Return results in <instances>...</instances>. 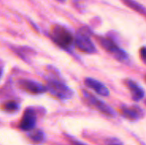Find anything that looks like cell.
Returning <instances> with one entry per match:
<instances>
[{"label": "cell", "instance_id": "cell-1", "mask_svg": "<svg viewBox=\"0 0 146 145\" xmlns=\"http://www.w3.org/2000/svg\"><path fill=\"white\" fill-rule=\"evenodd\" d=\"M98 40L100 45L118 62H127L129 61L128 54L110 38L98 37Z\"/></svg>", "mask_w": 146, "mask_h": 145}, {"label": "cell", "instance_id": "cell-2", "mask_svg": "<svg viewBox=\"0 0 146 145\" xmlns=\"http://www.w3.org/2000/svg\"><path fill=\"white\" fill-rule=\"evenodd\" d=\"M51 36L55 42L64 49H70L74 44V37L71 32L62 26H55L52 28Z\"/></svg>", "mask_w": 146, "mask_h": 145}, {"label": "cell", "instance_id": "cell-3", "mask_svg": "<svg viewBox=\"0 0 146 145\" xmlns=\"http://www.w3.org/2000/svg\"><path fill=\"white\" fill-rule=\"evenodd\" d=\"M46 90L56 97L61 100H67L73 97V91L64 83L57 79H49Z\"/></svg>", "mask_w": 146, "mask_h": 145}, {"label": "cell", "instance_id": "cell-4", "mask_svg": "<svg viewBox=\"0 0 146 145\" xmlns=\"http://www.w3.org/2000/svg\"><path fill=\"white\" fill-rule=\"evenodd\" d=\"M82 95H83L85 101L90 106H92V108H94L95 109H97L98 111H99L103 115L110 116V117H115L116 115L115 111L110 106H109L106 103H104L101 99L96 97L95 96H93L92 94H91L87 91L83 90Z\"/></svg>", "mask_w": 146, "mask_h": 145}, {"label": "cell", "instance_id": "cell-5", "mask_svg": "<svg viewBox=\"0 0 146 145\" xmlns=\"http://www.w3.org/2000/svg\"><path fill=\"white\" fill-rule=\"evenodd\" d=\"M74 45L82 52L93 54L97 52V49L89 35L85 32H79L74 37Z\"/></svg>", "mask_w": 146, "mask_h": 145}, {"label": "cell", "instance_id": "cell-6", "mask_svg": "<svg viewBox=\"0 0 146 145\" xmlns=\"http://www.w3.org/2000/svg\"><path fill=\"white\" fill-rule=\"evenodd\" d=\"M37 122L36 113L33 109H27L21 121L20 128L22 131H32L35 128Z\"/></svg>", "mask_w": 146, "mask_h": 145}, {"label": "cell", "instance_id": "cell-7", "mask_svg": "<svg viewBox=\"0 0 146 145\" xmlns=\"http://www.w3.org/2000/svg\"><path fill=\"white\" fill-rule=\"evenodd\" d=\"M19 85L20 87L24 90L25 91L31 93V94H42L44 92H45L46 87L44 86L43 85L33 81V80H30V79H21L19 81Z\"/></svg>", "mask_w": 146, "mask_h": 145}, {"label": "cell", "instance_id": "cell-8", "mask_svg": "<svg viewBox=\"0 0 146 145\" xmlns=\"http://www.w3.org/2000/svg\"><path fill=\"white\" fill-rule=\"evenodd\" d=\"M121 113L123 117L130 121H138L145 116V111L138 106H122Z\"/></svg>", "mask_w": 146, "mask_h": 145}, {"label": "cell", "instance_id": "cell-9", "mask_svg": "<svg viewBox=\"0 0 146 145\" xmlns=\"http://www.w3.org/2000/svg\"><path fill=\"white\" fill-rule=\"evenodd\" d=\"M85 85L88 88L93 90L96 93H98V95H100L102 97H109L110 94L108 87L106 85H104L102 82H100L95 79H92V78L85 79Z\"/></svg>", "mask_w": 146, "mask_h": 145}, {"label": "cell", "instance_id": "cell-10", "mask_svg": "<svg viewBox=\"0 0 146 145\" xmlns=\"http://www.w3.org/2000/svg\"><path fill=\"white\" fill-rule=\"evenodd\" d=\"M125 84H126V86L128 88V90L132 95V97L134 101L138 102V101L142 100L145 97V92L144 89L139 85H138V83H136L133 79H127L125 80Z\"/></svg>", "mask_w": 146, "mask_h": 145}, {"label": "cell", "instance_id": "cell-11", "mask_svg": "<svg viewBox=\"0 0 146 145\" xmlns=\"http://www.w3.org/2000/svg\"><path fill=\"white\" fill-rule=\"evenodd\" d=\"M127 6H128L130 9H133L134 11L146 15V8L144 7L142 4H140L139 3H138L135 0H121Z\"/></svg>", "mask_w": 146, "mask_h": 145}, {"label": "cell", "instance_id": "cell-12", "mask_svg": "<svg viewBox=\"0 0 146 145\" xmlns=\"http://www.w3.org/2000/svg\"><path fill=\"white\" fill-rule=\"evenodd\" d=\"M29 138L32 141H33L34 143H42L44 138H45V136H44V133L43 131L41 130H35V131H32L30 133H29Z\"/></svg>", "mask_w": 146, "mask_h": 145}, {"label": "cell", "instance_id": "cell-13", "mask_svg": "<svg viewBox=\"0 0 146 145\" xmlns=\"http://www.w3.org/2000/svg\"><path fill=\"white\" fill-rule=\"evenodd\" d=\"M2 109L8 113H15L19 110L20 105L15 101H9L2 106Z\"/></svg>", "mask_w": 146, "mask_h": 145}, {"label": "cell", "instance_id": "cell-14", "mask_svg": "<svg viewBox=\"0 0 146 145\" xmlns=\"http://www.w3.org/2000/svg\"><path fill=\"white\" fill-rule=\"evenodd\" d=\"M106 145H124V144H123V143H122L120 139H118V138H109V139H107V140H106Z\"/></svg>", "mask_w": 146, "mask_h": 145}, {"label": "cell", "instance_id": "cell-15", "mask_svg": "<svg viewBox=\"0 0 146 145\" xmlns=\"http://www.w3.org/2000/svg\"><path fill=\"white\" fill-rule=\"evenodd\" d=\"M139 55L141 61L146 64V46H143L139 50Z\"/></svg>", "mask_w": 146, "mask_h": 145}, {"label": "cell", "instance_id": "cell-16", "mask_svg": "<svg viewBox=\"0 0 146 145\" xmlns=\"http://www.w3.org/2000/svg\"><path fill=\"white\" fill-rule=\"evenodd\" d=\"M71 145H86L83 143H80L77 140H71Z\"/></svg>", "mask_w": 146, "mask_h": 145}, {"label": "cell", "instance_id": "cell-17", "mask_svg": "<svg viewBox=\"0 0 146 145\" xmlns=\"http://www.w3.org/2000/svg\"><path fill=\"white\" fill-rule=\"evenodd\" d=\"M2 73H3V69L0 68V78H1V76H2Z\"/></svg>", "mask_w": 146, "mask_h": 145}, {"label": "cell", "instance_id": "cell-18", "mask_svg": "<svg viewBox=\"0 0 146 145\" xmlns=\"http://www.w3.org/2000/svg\"><path fill=\"white\" fill-rule=\"evenodd\" d=\"M145 81H146V75H145Z\"/></svg>", "mask_w": 146, "mask_h": 145}, {"label": "cell", "instance_id": "cell-19", "mask_svg": "<svg viewBox=\"0 0 146 145\" xmlns=\"http://www.w3.org/2000/svg\"><path fill=\"white\" fill-rule=\"evenodd\" d=\"M61 1H63V0H61Z\"/></svg>", "mask_w": 146, "mask_h": 145}]
</instances>
